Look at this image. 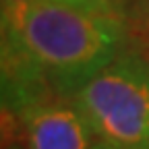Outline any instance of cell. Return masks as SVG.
Instances as JSON below:
<instances>
[{"label": "cell", "mask_w": 149, "mask_h": 149, "mask_svg": "<svg viewBox=\"0 0 149 149\" xmlns=\"http://www.w3.org/2000/svg\"><path fill=\"white\" fill-rule=\"evenodd\" d=\"M0 2H2V25H13L23 15V10L37 0H0Z\"/></svg>", "instance_id": "obj_5"}, {"label": "cell", "mask_w": 149, "mask_h": 149, "mask_svg": "<svg viewBox=\"0 0 149 149\" xmlns=\"http://www.w3.org/2000/svg\"><path fill=\"white\" fill-rule=\"evenodd\" d=\"M2 149H27L21 141H13V143H2Z\"/></svg>", "instance_id": "obj_7"}, {"label": "cell", "mask_w": 149, "mask_h": 149, "mask_svg": "<svg viewBox=\"0 0 149 149\" xmlns=\"http://www.w3.org/2000/svg\"><path fill=\"white\" fill-rule=\"evenodd\" d=\"M91 149H128V147H118V145H110V143H104V141H95Z\"/></svg>", "instance_id": "obj_6"}, {"label": "cell", "mask_w": 149, "mask_h": 149, "mask_svg": "<svg viewBox=\"0 0 149 149\" xmlns=\"http://www.w3.org/2000/svg\"><path fill=\"white\" fill-rule=\"evenodd\" d=\"M97 141L149 149V62L122 52L70 95Z\"/></svg>", "instance_id": "obj_2"}, {"label": "cell", "mask_w": 149, "mask_h": 149, "mask_svg": "<svg viewBox=\"0 0 149 149\" xmlns=\"http://www.w3.org/2000/svg\"><path fill=\"white\" fill-rule=\"evenodd\" d=\"M60 2H68L72 6L108 15V17H116V19H122L124 15V0H60Z\"/></svg>", "instance_id": "obj_4"}, {"label": "cell", "mask_w": 149, "mask_h": 149, "mask_svg": "<svg viewBox=\"0 0 149 149\" xmlns=\"http://www.w3.org/2000/svg\"><path fill=\"white\" fill-rule=\"evenodd\" d=\"M2 42L15 44L58 95L70 97L122 54L126 31L122 19L37 0L13 25H2Z\"/></svg>", "instance_id": "obj_1"}, {"label": "cell", "mask_w": 149, "mask_h": 149, "mask_svg": "<svg viewBox=\"0 0 149 149\" xmlns=\"http://www.w3.org/2000/svg\"><path fill=\"white\" fill-rule=\"evenodd\" d=\"M13 116L27 149H91L97 141L77 104L58 93H50Z\"/></svg>", "instance_id": "obj_3"}]
</instances>
